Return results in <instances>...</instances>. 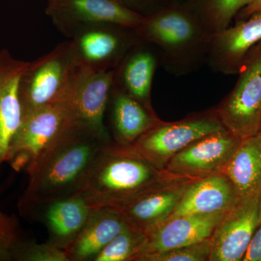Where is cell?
<instances>
[{
	"mask_svg": "<svg viewBox=\"0 0 261 261\" xmlns=\"http://www.w3.org/2000/svg\"><path fill=\"white\" fill-rule=\"evenodd\" d=\"M112 139L82 122L72 121L27 170L28 186L19 200L20 214L76 194Z\"/></svg>",
	"mask_w": 261,
	"mask_h": 261,
	"instance_id": "1",
	"label": "cell"
},
{
	"mask_svg": "<svg viewBox=\"0 0 261 261\" xmlns=\"http://www.w3.org/2000/svg\"><path fill=\"white\" fill-rule=\"evenodd\" d=\"M152 166L112 142L98 158L76 194L95 208L115 207L147 190L184 179Z\"/></svg>",
	"mask_w": 261,
	"mask_h": 261,
	"instance_id": "2",
	"label": "cell"
},
{
	"mask_svg": "<svg viewBox=\"0 0 261 261\" xmlns=\"http://www.w3.org/2000/svg\"><path fill=\"white\" fill-rule=\"evenodd\" d=\"M135 29L158 48L161 66L170 74L190 75L207 63L212 34L185 5L170 4Z\"/></svg>",
	"mask_w": 261,
	"mask_h": 261,
	"instance_id": "3",
	"label": "cell"
},
{
	"mask_svg": "<svg viewBox=\"0 0 261 261\" xmlns=\"http://www.w3.org/2000/svg\"><path fill=\"white\" fill-rule=\"evenodd\" d=\"M80 72L72 59L69 41L29 62L19 85L23 115L65 100Z\"/></svg>",
	"mask_w": 261,
	"mask_h": 261,
	"instance_id": "4",
	"label": "cell"
},
{
	"mask_svg": "<svg viewBox=\"0 0 261 261\" xmlns=\"http://www.w3.org/2000/svg\"><path fill=\"white\" fill-rule=\"evenodd\" d=\"M224 128L213 108L194 113L181 121H161L132 145L118 146L152 166L165 169L168 161L192 142Z\"/></svg>",
	"mask_w": 261,
	"mask_h": 261,
	"instance_id": "5",
	"label": "cell"
},
{
	"mask_svg": "<svg viewBox=\"0 0 261 261\" xmlns=\"http://www.w3.org/2000/svg\"><path fill=\"white\" fill-rule=\"evenodd\" d=\"M232 90L214 108L226 129L242 140L261 126V41L247 53Z\"/></svg>",
	"mask_w": 261,
	"mask_h": 261,
	"instance_id": "6",
	"label": "cell"
},
{
	"mask_svg": "<svg viewBox=\"0 0 261 261\" xmlns=\"http://www.w3.org/2000/svg\"><path fill=\"white\" fill-rule=\"evenodd\" d=\"M141 39L132 27L109 22L89 24L70 38V54L83 73L108 71Z\"/></svg>",
	"mask_w": 261,
	"mask_h": 261,
	"instance_id": "7",
	"label": "cell"
},
{
	"mask_svg": "<svg viewBox=\"0 0 261 261\" xmlns=\"http://www.w3.org/2000/svg\"><path fill=\"white\" fill-rule=\"evenodd\" d=\"M74 120L66 100L24 113L10 142L6 162L15 171H27Z\"/></svg>",
	"mask_w": 261,
	"mask_h": 261,
	"instance_id": "8",
	"label": "cell"
},
{
	"mask_svg": "<svg viewBox=\"0 0 261 261\" xmlns=\"http://www.w3.org/2000/svg\"><path fill=\"white\" fill-rule=\"evenodd\" d=\"M45 13L56 28L69 39L89 24L109 22L136 28L144 19L120 0H47Z\"/></svg>",
	"mask_w": 261,
	"mask_h": 261,
	"instance_id": "9",
	"label": "cell"
},
{
	"mask_svg": "<svg viewBox=\"0 0 261 261\" xmlns=\"http://www.w3.org/2000/svg\"><path fill=\"white\" fill-rule=\"evenodd\" d=\"M241 142V139L224 128L192 142L173 156L165 169L192 179L223 172Z\"/></svg>",
	"mask_w": 261,
	"mask_h": 261,
	"instance_id": "10",
	"label": "cell"
},
{
	"mask_svg": "<svg viewBox=\"0 0 261 261\" xmlns=\"http://www.w3.org/2000/svg\"><path fill=\"white\" fill-rule=\"evenodd\" d=\"M261 194L240 199L211 237L210 261H240L259 224Z\"/></svg>",
	"mask_w": 261,
	"mask_h": 261,
	"instance_id": "11",
	"label": "cell"
},
{
	"mask_svg": "<svg viewBox=\"0 0 261 261\" xmlns=\"http://www.w3.org/2000/svg\"><path fill=\"white\" fill-rule=\"evenodd\" d=\"M194 180L184 178L161 185L111 208L121 213L130 228L147 234L167 221Z\"/></svg>",
	"mask_w": 261,
	"mask_h": 261,
	"instance_id": "12",
	"label": "cell"
},
{
	"mask_svg": "<svg viewBox=\"0 0 261 261\" xmlns=\"http://www.w3.org/2000/svg\"><path fill=\"white\" fill-rule=\"evenodd\" d=\"M261 41V11L212 34L206 65L215 73L236 75L247 53Z\"/></svg>",
	"mask_w": 261,
	"mask_h": 261,
	"instance_id": "13",
	"label": "cell"
},
{
	"mask_svg": "<svg viewBox=\"0 0 261 261\" xmlns=\"http://www.w3.org/2000/svg\"><path fill=\"white\" fill-rule=\"evenodd\" d=\"M159 66V49L142 39L113 70V86L154 112L151 93L154 75Z\"/></svg>",
	"mask_w": 261,
	"mask_h": 261,
	"instance_id": "14",
	"label": "cell"
},
{
	"mask_svg": "<svg viewBox=\"0 0 261 261\" xmlns=\"http://www.w3.org/2000/svg\"><path fill=\"white\" fill-rule=\"evenodd\" d=\"M113 80V70L95 73L81 71L65 99L76 121L111 139L112 137L104 121Z\"/></svg>",
	"mask_w": 261,
	"mask_h": 261,
	"instance_id": "15",
	"label": "cell"
},
{
	"mask_svg": "<svg viewBox=\"0 0 261 261\" xmlns=\"http://www.w3.org/2000/svg\"><path fill=\"white\" fill-rule=\"evenodd\" d=\"M29 63L16 59L8 49L0 50V169L23 118L19 85Z\"/></svg>",
	"mask_w": 261,
	"mask_h": 261,
	"instance_id": "16",
	"label": "cell"
},
{
	"mask_svg": "<svg viewBox=\"0 0 261 261\" xmlns=\"http://www.w3.org/2000/svg\"><path fill=\"white\" fill-rule=\"evenodd\" d=\"M226 213L180 216L169 219L147 233L142 255L187 246L210 238Z\"/></svg>",
	"mask_w": 261,
	"mask_h": 261,
	"instance_id": "17",
	"label": "cell"
},
{
	"mask_svg": "<svg viewBox=\"0 0 261 261\" xmlns=\"http://www.w3.org/2000/svg\"><path fill=\"white\" fill-rule=\"evenodd\" d=\"M239 200L229 178L224 172L216 173L194 180L168 220L180 216L227 213Z\"/></svg>",
	"mask_w": 261,
	"mask_h": 261,
	"instance_id": "18",
	"label": "cell"
},
{
	"mask_svg": "<svg viewBox=\"0 0 261 261\" xmlns=\"http://www.w3.org/2000/svg\"><path fill=\"white\" fill-rule=\"evenodd\" d=\"M107 111L109 112L113 142L121 147L132 145L162 121L155 112L149 111L143 105L113 86Z\"/></svg>",
	"mask_w": 261,
	"mask_h": 261,
	"instance_id": "19",
	"label": "cell"
},
{
	"mask_svg": "<svg viewBox=\"0 0 261 261\" xmlns=\"http://www.w3.org/2000/svg\"><path fill=\"white\" fill-rule=\"evenodd\" d=\"M129 227L116 209L98 208L65 251L70 261L93 260L118 233Z\"/></svg>",
	"mask_w": 261,
	"mask_h": 261,
	"instance_id": "20",
	"label": "cell"
},
{
	"mask_svg": "<svg viewBox=\"0 0 261 261\" xmlns=\"http://www.w3.org/2000/svg\"><path fill=\"white\" fill-rule=\"evenodd\" d=\"M45 207L44 220L50 236L49 242L64 250L98 209L80 194L57 200Z\"/></svg>",
	"mask_w": 261,
	"mask_h": 261,
	"instance_id": "21",
	"label": "cell"
},
{
	"mask_svg": "<svg viewBox=\"0 0 261 261\" xmlns=\"http://www.w3.org/2000/svg\"><path fill=\"white\" fill-rule=\"evenodd\" d=\"M232 182L239 198L261 194V136L242 140L223 171Z\"/></svg>",
	"mask_w": 261,
	"mask_h": 261,
	"instance_id": "22",
	"label": "cell"
},
{
	"mask_svg": "<svg viewBox=\"0 0 261 261\" xmlns=\"http://www.w3.org/2000/svg\"><path fill=\"white\" fill-rule=\"evenodd\" d=\"M251 0H190L185 5L210 34L229 27L233 18Z\"/></svg>",
	"mask_w": 261,
	"mask_h": 261,
	"instance_id": "23",
	"label": "cell"
},
{
	"mask_svg": "<svg viewBox=\"0 0 261 261\" xmlns=\"http://www.w3.org/2000/svg\"><path fill=\"white\" fill-rule=\"evenodd\" d=\"M147 235L128 228L113 239L92 261H137L145 247Z\"/></svg>",
	"mask_w": 261,
	"mask_h": 261,
	"instance_id": "24",
	"label": "cell"
},
{
	"mask_svg": "<svg viewBox=\"0 0 261 261\" xmlns=\"http://www.w3.org/2000/svg\"><path fill=\"white\" fill-rule=\"evenodd\" d=\"M211 254L210 238L187 246L147 254L138 261H210Z\"/></svg>",
	"mask_w": 261,
	"mask_h": 261,
	"instance_id": "25",
	"label": "cell"
},
{
	"mask_svg": "<svg viewBox=\"0 0 261 261\" xmlns=\"http://www.w3.org/2000/svg\"><path fill=\"white\" fill-rule=\"evenodd\" d=\"M12 257L18 261H70L66 252L54 244H37L21 239L13 248Z\"/></svg>",
	"mask_w": 261,
	"mask_h": 261,
	"instance_id": "26",
	"label": "cell"
},
{
	"mask_svg": "<svg viewBox=\"0 0 261 261\" xmlns=\"http://www.w3.org/2000/svg\"><path fill=\"white\" fill-rule=\"evenodd\" d=\"M18 220L0 210V261L13 260V250L20 240Z\"/></svg>",
	"mask_w": 261,
	"mask_h": 261,
	"instance_id": "27",
	"label": "cell"
},
{
	"mask_svg": "<svg viewBox=\"0 0 261 261\" xmlns=\"http://www.w3.org/2000/svg\"><path fill=\"white\" fill-rule=\"evenodd\" d=\"M127 8L142 17L149 16L170 5L168 0H120Z\"/></svg>",
	"mask_w": 261,
	"mask_h": 261,
	"instance_id": "28",
	"label": "cell"
},
{
	"mask_svg": "<svg viewBox=\"0 0 261 261\" xmlns=\"http://www.w3.org/2000/svg\"><path fill=\"white\" fill-rule=\"evenodd\" d=\"M243 260L261 261V221H259Z\"/></svg>",
	"mask_w": 261,
	"mask_h": 261,
	"instance_id": "29",
	"label": "cell"
},
{
	"mask_svg": "<svg viewBox=\"0 0 261 261\" xmlns=\"http://www.w3.org/2000/svg\"><path fill=\"white\" fill-rule=\"evenodd\" d=\"M260 11H261V0H251L250 3L243 10H240V13L237 15V20L248 18L253 13Z\"/></svg>",
	"mask_w": 261,
	"mask_h": 261,
	"instance_id": "30",
	"label": "cell"
},
{
	"mask_svg": "<svg viewBox=\"0 0 261 261\" xmlns=\"http://www.w3.org/2000/svg\"><path fill=\"white\" fill-rule=\"evenodd\" d=\"M168 2L170 4L183 5H182V0H168Z\"/></svg>",
	"mask_w": 261,
	"mask_h": 261,
	"instance_id": "31",
	"label": "cell"
},
{
	"mask_svg": "<svg viewBox=\"0 0 261 261\" xmlns=\"http://www.w3.org/2000/svg\"><path fill=\"white\" fill-rule=\"evenodd\" d=\"M259 221H261V200H260V219H259Z\"/></svg>",
	"mask_w": 261,
	"mask_h": 261,
	"instance_id": "32",
	"label": "cell"
},
{
	"mask_svg": "<svg viewBox=\"0 0 261 261\" xmlns=\"http://www.w3.org/2000/svg\"><path fill=\"white\" fill-rule=\"evenodd\" d=\"M259 134H260V136H261V126H260V132H259Z\"/></svg>",
	"mask_w": 261,
	"mask_h": 261,
	"instance_id": "33",
	"label": "cell"
}]
</instances>
